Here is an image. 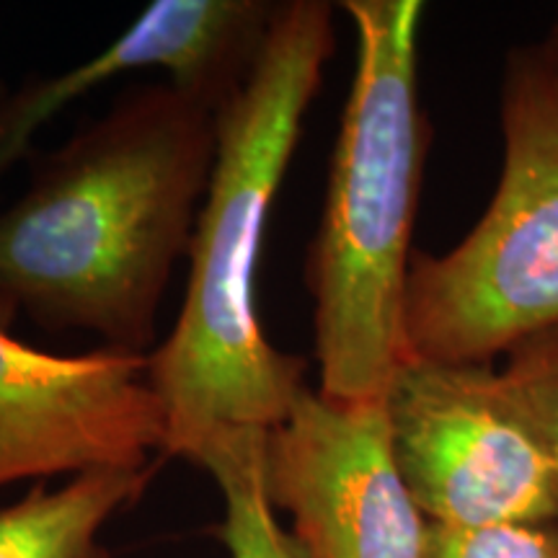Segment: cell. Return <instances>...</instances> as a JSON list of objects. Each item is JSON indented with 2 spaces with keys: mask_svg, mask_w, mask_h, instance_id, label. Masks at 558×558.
<instances>
[{
  "mask_svg": "<svg viewBox=\"0 0 558 558\" xmlns=\"http://www.w3.org/2000/svg\"><path fill=\"white\" fill-rule=\"evenodd\" d=\"M215 145L218 111L166 81L124 90L60 148L32 153L24 194L0 209V324L24 316L148 357Z\"/></svg>",
  "mask_w": 558,
  "mask_h": 558,
  "instance_id": "obj_1",
  "label": "cell"
},
{
  "mask_svg": "<svg viewBox=\"0 0 558 558\" xmlns=\"http://www.w3.org/2000/svg\"><path fill=\"white\" fill-rule=\"evenodd\" d=\"M333 16L337 5L326 0L277 3L259 60L218 111L184 300L169 337L148 354L169 458L192 463L230 432L275 429L308 388V362L277 349L262 329L256 269L271 205L337 52Z\"/></svg>",
  "mask_w": 558,
  "mask_h": 558,
  "instance_id": "obj_2",
  "label": "cell"
},
{
  "mask_svg": "<svg viewBox=\"0 0 558 558\" xmlns=\"http://www.w3.org/2000/svg\"><path fill=\"white\" fill-rule=\"evenodd\" d=\"M357 62L305 259L318 393L386 401L407 362V292L429 124L418 99V0H344Z\"/></svg>",
  "mask_w": 558,
  "mask_h": 558,
  "instance_id": "obj_3",
  "label": "cell"
},
{
  "mask_svg": "<svg viewBox=\"0 0 558 558\" xmlns=\"http://www.w3.org/2000/svg\"><path fill=\"white\" fill-rule=\"evenodd\" d=\"M499 184L445 254L414 251L407 360L494 362L558 326V83L538 47L512 50L499 96Z\"/></svg>",
  "mask_w": 558,
  "mask_h": 558,
  "instance_id": "obj_4",
  "label": "cell"
},
{
  "mask_svg": "<svg viewBox=\"0 0 558 558\" xmlns=\"http://www.w3.org/2000/svg\"><path fill=\"white\" fill-rule=\"evenodd\" d=\"M386 414L396 465L429 525L558 522L554 463L494 362L407 360Z\"/></svg>",
  "mask_w": 558,
  "mask_h": 558,
  "instance_id": "obj_5",
  "label": "cell"
},
{
  "mask_svg": "<svg viewBox=\"0 0 558 558\" xmlns=\"http://www.w3.org/2000/svg\"><path fill=\"white\" fill-rule=\"evenodd\" d=\"M262 484L303 558H424L429 522L396 465L386 401L305 388L264 437Z\"/></svg>",
  "mask_w": 558,
  "mask_h": 558,
  "instance_id": "obj_6",
  "label": "cell"
},
{
  "mask_svg": "<svg viewBox=\"0 0 558 558\" xmlns=\"http://www.w3.org/2000/svg\"><path fill=\"white\" fill-rule=\"evenodd\" d=\"M166 414L148 357L94 349L54 354L0 324V488L60 473L150 469Z\"/></svg>",
  "mask_w": 558,
  "mask_h": 558,
  "instance_id": "obj_7",
  "label": "cell"
},
{
  "mask_svg": "<svg viewBox=\"0 0 558 558\" xmlns=\"http://www.w3.org/2000/svg\"><path fill=\"white\" fill-rule=\"evenodd\" d=\"M277 3L269 0H156L107 47L19 88L0 83V184L32 156L34 135L88 90L128 73L160 70L169 83L220 111L259 60Z\"/></svg>",
  "mask_w": 558,
  "mask_h": 558,
  "instance_id": "obj_8",
  "label": "cell"
},
{
  "mask_svg": "<svg viewBox=\"0 0 558 558\" xmlns=\"http://www.w3.org/2000/svg\"><path fill=\"white\" fill-rule=\"evenodd\" d=\"M153 469L88 471L60 488L32 486L0 509V558H109L101 530L132 507L150 484Z\"/></svg>",
  "mask_w": 558,
  "mask_h": 558,
  "instance_id": "obj_9",
  "label": "cell"
},
{
  "mask_svg": "<svg viewBox=\"0 0 558 558\" xmlns=\"http://www.w3.org/2000/svg\"><path fill=\"white\" fill-rule=\"evenodd\" d=\"M267 432H230L192 460L215 478L222 494L220 541L230 558H303L292 535L279 525L262 484V450Z\"/></svg>",
  "mask_w": 558,
  "mask_h": 558,
  "instance_id": "obj_10",
  "label": "cell"
},
{
  "mask_svg": "<svg viewBox=\"0 0 558 558\" xmlns=\"http://www.w3.org/2000/svg\"><path fill=\"white\" fill-rule=\"evenodd\" d=\"M499 373L546 445L558 494V326L514 344Z\"/></svg>",
  "mask_w": 558,
  "mask_h": 558,
  "instance_id": "obj_11",
  "label": "cell"
},
{
  "mask_svg": "<svg viewBox=\"0 0 558 558\" xmlns=\"http://www.w3.org/2000/svg\"><path fill=\"white\" fill-rule=\"evenodd\" d=\"M424 558H558V522L429 525Z\"/></svg>",
  "mask_w": 558,
  "mask_h": 558,
  "instance_id": "obj_12",
  "label": "cell"
},
{
  "mask_svg": "<svg viewBox=\"0 0 558 558\" xmlns=\"http://www.w3.org/2000/svg\"><path fill=\"white\" fill-rule=\"evenodd\" d=\"M538 52H541L543 62H546L548 73L554 75V81L558 83V11H556L554 24H550V29H548V37L538 45Z\"/></svg>",
  "mask_w": 558,
  "mask_h": 558,
  "instance_id": "obj_13",
  "label": "cell"
}]
</instances>
